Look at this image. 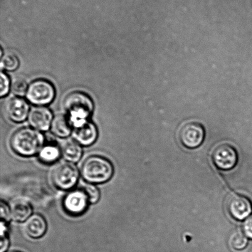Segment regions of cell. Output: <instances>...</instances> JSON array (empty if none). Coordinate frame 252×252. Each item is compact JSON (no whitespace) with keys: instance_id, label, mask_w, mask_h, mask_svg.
<instances>
[{"instance_id":"2","label":"cell","mask_w":252,"mask_h":252,"mask_svg":"<svg viewBox=\"0 0 252 252\" xmlns=\"http://www.w3.org/2000/svg\"><path fill=\"white\" fill-rule=\"evenodd\" d=\"M114 173L112 162L100 155H91L84 161L81 176L88 183L102 184L109 181Z\"/></svg>"},{"instance_id":"3","label":"cell","mask_w":252,"mask_h":252,"mask_svg":"<svg viewBox=\"0 0 252 252\" xmlns=\"http://www.w3.org/2000/svg\"><path fill=\"white\" fill-rule=\"evenodd\" d=\"M64 107L70 116L74 127L88 120L93 112L94 103L86 93L76 91L70 93L65 98Z\"/></svg>"},{"instance_id":"12","label":"cell","mask_w":252,"mask_h":252,"mask_svg":"<svg viewBox=\"0 0 252 252\" xmlns=\"http://www.w3.org/2000/svg\"><path fill=\"white\" fill-rule=\"evenodd\" d=\"M73 137L79 144L84 146H89L94 144L97 140V127L92 122L85 121L74 127Z\"/></svg>"},{"instance_id":"18","label":"cell","mask_w":252,"mask_h":252,"mask_svg":"<svg viewBox=\"0 0 252 252\" xmlns=\"http://www.w3.org/2000/svg\"><path fill=\"white\" fill-rule=\"evenodd\" d=\"M19 61L17 57L12 53H6L1 56V69L7 71H13L18 68Z\"/></svg>"},{"instance_id":"7","label":"cell","mask_w":252,"mask_h":252,"mask_svg":"<svg viewBox=\"0 0 252 252\" xmlns=\"http://www.w3.org/2000/svg\"><path fill=\"white\" fill-rule=\"evenodd\" d=\"M212 161L219 169L227 171L234 169L238 161L235 148L228 143H222L214 148Z\"/></svg>"},{"instance_id":"16","label":"cell","mask_w":252,"mask_h":252,"mask_svg":"<svg viewBox=\"0 0 252 252\" xmlns=\"http://www.w3.org/2000/svg\"><path fill=\"white\" fill-rule=\"evenodd\" d=\"M62 155L66 162L73 163L80 161L83 155L82 145L76 141H68L62 148Z\"/></svg>"},{"instance_id":"22","label":"cell","mask_w":252,"mask_h":252,"mask_svg":"<svg viewBox=\"0 0 252 252\" xmlns=\"http://www.w3.org/2000/svg\"><path fill=\"white\" fill-rule=\"evenodd\" d=\"M1 249L0 252H6L9 246V238L7 224L1 222Z\"/></svg>"},{"instance_id":"20","label":"cell","mask_w":252,"mask_h":252,"mask_svg":"<svg viewBox=\"0 0 252 252\" xmlns=\"http://www.w3.org/2000/svg\"><path fill=\"white\" fill-rule=\"evenodd\" d=\"M88 195L91 204H95L99 201L100 193L99 189L95 184L87 183L81 187Z\"/></svg>"},{"instance_id":"17","label":"cell","mask_w":252,"mask_h":252,"mask_svg":"<svg viewBox=\"0 0 252 252\" xmlns=\"http://www.w3.org/2000/svg\"><path fill=\"white\" fill-rule=\"evenodd\" d=\"M39 160L43 164H53L59 159L62 155V149L56 144H44L38 153Z\"/></svg>"},{"instance_id":"23","label":"cell","mask_w":252,"mask_h":252,"mask_svg":"<svg viewBox=\"0 0 252 252\" xmlns=\"http://www.w3.org/2000/svg\"><path fill=\"white\" fill-rule=\"evenodd\" d=\"M11 218V211L9 206L4 202H1V219L2 223H8Z\"/></svg>"},{"instance_id":"11","label":"cell","mask_w":252,"mask_h":252,"mask_svg":"<svg viewBox=\"0 0 252 252\" xmlns=\"http://www.w3.org/2000/svg\"><path fill=\"white\" fill-rule=\"evenodd\" d=\"M53 120L50 110L43 106H36L30 110L29 122L34 129L43 132L48 130Z\"/></svg>"},{"instance_id":"21","label":"cell","mask_w":252,"mask_h":252,"mask_svg":"<svg viewBox=\"0 0 252 252\" xmlns=\"http://www.w3.org/2000/svg\"><path fill=\"white\" fill-rule=\"evenodd\" d=\"M12 92L17 96H23L28 90L26 81L22 78H16L12 81L11 86Z\"/></svg>"},{"instance_id":"15","label":"cell","mask_w":252,"mask_h":252,"mask_svg":"<svg viewBox=\"0 0 252 252\" xmlns=\"http://www.w3.org/2000/svg\"><path fill=\"white\" fill-rule=\"evenodd\" d=\"M73 127L72 123L69 118L65 115H59L54 118L51 129L52 133L56 137L64 138L71 134Z\"/></svg>"},{"instance_id":"6","label":"cell","mask_w":252,"mask_h":252,"mask_svg":"<svg viewBox=\"0 0 252 252\" xmlns=\"http://www.w3.org/2000/svg\"><path fill=\"white\" fill-rule=\"evenodd\" d=\"M206 132L203 125L194 121H190L182 125L179 131L180 143L188 149H196L203 143Z\"/></svg>"},{"instance_id":"5","label":"cell","mask_w":252,"mask_h":252,"mask_svg":"<svg viewBox=\"0 0 252 252\" xmlns=\"http://www.w3.org/2000/svg\"><path fill=\"white\" fill-rule=\"evenodd\" d=\"M56 91L53 84L46 80H38L30 85L27 98L34 105H49L55 97Z\"/></svg>"},{"instance_id":"24","label":"cell","mask_w":252,"mask_h":252,"mask_svg":"<svg viewBox=\"0 0 252 252\" xmlns=\"http://www.w3.org/2000/svg\"><path fill=\"white\" fill-rule=\"evenodd\" d=\"M10 88L9 78L6 74L1 73V97L6 96L9 92Z\"/></svg>"},{"instance_id":"25","label":"cell","mask_w":252,"mask_h":252,"mask_svg":"<svg viewBox=\"0 0 252 252\" xmlns=\"http://www.w3.org/2000/svg\"><path fill=\"white\" fill-rule=\"evenodd\" d=\"M243 233L247 238L252 239V215L244 221L243 226Z\"/></svg>"},{"instance_id":"8","label":"cell","mask_w":252,"mask_h":252,"mask_svg":"<svg viewBox=\"0 0 252 252\" xmlns=\"http://www.w3.org/2000/svg\"><path fill=\"white\" fill-rule=\"evenodd\" d=\"M90 204V199L82 187L69 192L63 202V209L72 216H79L85 213Z\"/></svg>"},{"instance_id":"10","label":"cell","mask_w":252,"mask_h":252,"mask_svg":"<svg viewBox=\"0 0 252 252\" xmlns=\"http://www.w3.org/2000/svg\"><path fill=\"white\" fill-rule=\"evenodd\" d=\"M6 115L12 122H24L29 114V106L26 100L18 97H14L6 101L4 105Z\"/></svg>"},{"instance_id":"4","label":"cell","mask_w":252,"mask_h":252,"mask_svg":"<svg viewBox=\"0 0 252 252\" xmlns=\"http://www.w3.org/2000/svg\"><path fill=\"white\" fill-rule=\"evenodd\" d=\"M79 172L73 163L63 162L57 165L52 173L51 179L57 188L68 191L73 188L77 183Z\"/></svg>"},{"instance_id":"26","label":"cell","mask_w":252,"mask_h":252,"mask_svg":"<svg viewBox=\"0 0 252 252\" xmlns=\"http://www.w3.org/2000/svg\"></svg>"},{"instance_id":"13","label":"cell","mask_w":252,"mask_h":252,"mask_svg":"<svg viewBox=\"0 0 252 252\" xmlns=\"http://www.w3.org/2000/svg\"><path fill=\"white\" fill-rule=\"evenodd\" d=\"M24 230L27 236L33 239H39L44 235L47 230V223L43 216L32 215L25 222Z\"/></svg>"},{"instance_id":"14","label":"cell","mask_w":252,"mask_h":252,"mask_svg":"<svg viewBox=\"0 0 252 252\" xmlns=\"http://www.w3.org/2000/svg\"><path fill=\"white\" fill-rule=\"evenodd\" d=\"M9 207L11 218L17 222L26 221L33 212L31 203L22 199L15 200Z\"/></svg>"},{"instance_id":"9","label":"cell","mask_w":252,"mask_h":252,"mask_svg":"<svg viewBox=\"0 0 252 252\" xmlns=\"http://www.w3.org/2000/svg\"><path fill=\"white\" fill-rule=\"evenodd\" d=\"M226 209L232 218L242 221L250 216L252 212V204L248 197L234 194L227 199Z\"/></svg>"},{"instance_id":"1","label":"cell","mask_w":252,"mask_h":252,"mask_svg":"<svg viewBox=\"0 0 252 252\" xmlns=\"http://www.w3.org/2000/svg\"><path fill=\"white\" fill-rule=\"evenodd\" d=\"M12 149L22 157H32L38 154L44 145V138L38 130L23 128L16 131L10 141Z\"/></svg>"},{"instance_id":"19","label":"cell","mask_w":252,"mask_h":252,"mask_svg":"<svg viewBox=\"0 0 252 252\" xmlns=\"http://www.w3.org/2000/svg\"><path fill=\"white\" fill-rule=\"evenodd\" d=\"M248 238L244 233L238 231L232 234L230 238V244L232 248L235 250H243L248 246Z\"/></svg>"}]
</instances>
